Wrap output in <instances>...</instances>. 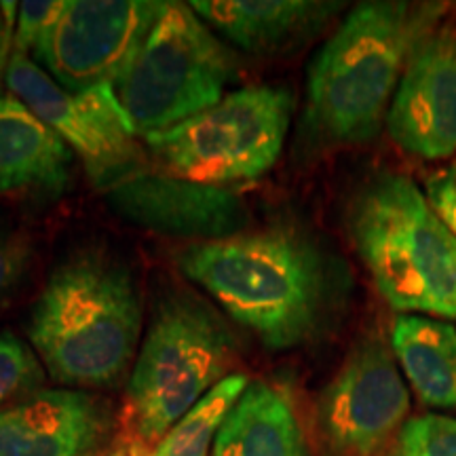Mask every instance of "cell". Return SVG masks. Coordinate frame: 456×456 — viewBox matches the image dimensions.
Here are the masks:
<instances>
[{"instance_id": "obj_2", "label": "cell", "mask_w": 456, "mask_h": 456, "mask_svg": "<svg viewBox=\"0 0 456 456\" xmlns=\"http://www.w3.org/2000/svg\"><path fill=\"white\" fill-rule=\"evenodd\" d=\"M142 334V300L121 260L85 249L55 266L28 336L51 379L78 389L121 385Z\"/></svg>"}, {"instance_id": "obj_8", "label": "cell", "mask_w": 456, "mask_h": 456, "mask_svg": "<svg viewBox=\"0 0 456 456\" xmlns=\"http://www.w3.org/2000/svg\"><path fill=\"white\" fill-rule=\"evenodd\" d=\"M410 395L380 336L355 342L313 408L319 456H380L406 423Z\"/></svg>"}, {"instance_id": "obj_12", "label": "cell", "mask_w": 456, "mask_h": 456, "mask_svg": "<svg viewBox=\"0 0 456 456\" xmlns=\"http://www.w3.org/2000/svg\"><path fill=\"white\" fill-rule=\"evenodd\" d=\"M393 142L410 155H456V32L429 28L410 49L403 74L387 112Z\"/></svg>"}, {"instance_id": "obj_18", "label": "cell", "mask_w": 456, "mask_h": 456, "mask_svg": "<svg viewBox=\"0 0 456 456\" xmlns=\"http://www.w3.org/2000/svg\"><path fill=\"white\" fill-rule=\"evenodd\" d=\"M245 374H231L216 385L184 419L178 420L167 436L148 452V456H209L222 423L237 399L248 389Z\"/></svg>"}, {"instance_id": "obj_23", "label": "cell", "mask_w": 456, "mask_h": 456, "mask_svg": "<svg viewBox=\"0 0 456 456\" xmlns=\"http://www.w3.org/2000/svg\"><path fill=\"white\" fill-rule=\"evenodd\" d=\"M425 197L437 218L456 237V161L427 178Z\"/></svg>"}, {"instance_id": "obj_13", "label": "cell", "mask_w": 456, "mask_h": 456, "mask_svg": "<svg viewBox=\"0 0 456 456\" xmlns=\"http://www.w3.org/2000/svg\"><path fill=\"white\" fill-rule=\"evenodd\" d=\"M112 431L104 399L81 389H43L0 412V456H85Z\"/></svg>"}, {"instance_id": "obj_14", "label": "cell", "mask_w": 456, "mask_h": 456, "mask_svg": "<svg viewBox=\"0 0 456 456\" xmlns=\"http://www.w3.org/2000/svg\"><path fill=\"white\" fill-rule=\"evenodd\" d=\"M205 24L252 55H273L311 37L338 9L306 0H195L188 3Z\"/></svg>"}, {"instance_id": "obj_19", "label": "cell", "mask_w": 456, "mask_h": 456, "mask_svg": "<svg viewBox=\"0 0 456 456\" xmlns=\"http://www.w3.org/2000/svg\"><path fill=\"white\" fill-rule=\"evenodd\" d=\"M41 359L15 334H0V412L43 391Z\"/></svg>"}, {"instance_id": "obj_22", "label": "cell", "mask_w": 456, "mask_h": 456, "mask_svg": "<svg viewBox=\"0 0 456 456\" xmlns=\"http://www.w3.org/2000/svg\"><path fill=\"white\" fill-rule=\"evenodd\" d=\"M30 262V239L13 226L0 224V305L24 281Z\"/></svg>"}, {"instance_id": "obj_4", "label": "cell", "mask_w": 456, "mask_h": 456, "mask_svg": "<svg viewBox=\"0 0 456 456\" xmlns=\"http://www.w3.org/2000/svg\"><path fill=\"white\" fill-rule=\"evenodd\" d=\"M237 338L226 317L188 289L157 298L127 385L118 433L152 450L231 376Z\"/></svg>"}, {"instance_id": "obj_9", "label": "cell", "mask_w": 456, "mask_h": 456, "mask_svg": "<svg viewBox=\"0 0 456 456\" xmlns=\"http://www.w3.org/2000/svg\"><path fill=\"white\" fill-rule=\"evenodd\" d=\"M4 85L77 152L94 184L114 171L144 161L135 144V131L114 98L110 83L72 94L28 55L11 53Z\"/></svg>"}, {"instance_id": "obj_17", "label": "cell", "mask_w": 456, "mask_h": 456, "mask_svg": "<svg viewBox=\"0 0 456 456\" xmlns=\"http://www.w3.org/2000/svg\"><path fill=\"white\" fill-rule=\"evenodd\" d=\"M391 349L427 406L456 410V330L423 315H397Z\"/></svg>"}, {"instance_id": "obj_16", "label": "cell", "mask_w": 456, "mask_h": 456, "mask_svg": "<svg viewBox=\"0 0 456 456\" xmlns=\"http://www.w3.org/2000/svg\"><path fill=\"white\" fill-rule=\"evenodd\" d=\"M212 456H311L294 406L265 380L249 383L222 423Z\"/></svg>"}, {"instance_id": "obj_11", "label": "cell", "mask_w": 456, "mask_h": 456, "mask_svg": "<svg viewBox=\"0 0 456 456\" xmlns=\"http://www.w3.org/2000/svg\"><path fill=\"white\" fill-rule=\"evenodd\" d=\"M95 188L125 220L167 237L220 241L248 226V208L231 188L197 184L146 161L114 171Z\"/></svg>"}, {"instance_id": "obj_24", "label": "cell", "mask_w": 456, "mask_h": 456, "mask_svg": "<svg viewBox=\"0 0 456 456\" xmlns=\"http://www.w3.org/2000/svg\"><path fill=\"white\" fill-rule=\"evenodd\" d=\"M3 13L4 20H0V64L3 60H9V43H13L11 37V26H13V15H15V3H3Z\"/></svg>"}, {"instance_id": "obj_10", "label": "cell", "mask_w": 456, "mask_h": 456, "mask_svg": "<svg viewBox=\"0 0 456 456\" xmlns=\"http://www.w3.org/2000/svg\"><path fill=\"white\" fill-rule=\"evenodd\" d=\"M159 9V0H66L64 13L34 55L72 94L112 85L144 41Z\"/></svg>"}, {"instance_id": "obj_1", "label": "cell", "mask_w": 456, "mask_h": 456, "mask_svg": "<svg viewBox=\"0 0 456 456\" xmlns=\"http://www.w3.org/2000/svg\"><path fill=\"white\" fill-rule=\"evenodd\" d=\"M178 266L273 351L294 349L323 332L342 296L338 265L289 226L191 243L178 254Z\"/></svg>"}, {"instance_id": "obj_7", "label": "cell", "mask_w": 456, "mask_h": 456, "mask_svg": "<svg viewBox=\"0 0 456 456\" xmlns=\"http://www.w3.org/2000/svg\"><path fill=\"white\" fill-rule=\"evenodd\" d=\"M292 91L249 85L175 127L146 135L159 169L197 184L228 188L265 175L281 155Z\"/></svg>"}, {"instance_id": "obj_21", "label": "cell", "mask_w": 456, "mask_h": 456, "mask_svg": "<svg viewBox=\"0 0 456 456\" xmlns=\"http://www.w3.org/2000/svg\"><path fill=\"white\" fill-rule=\"evenodd\" d=\"M66 9V0H30L17 9V24L13 37V53L34 51L47 32L57 24Z\"/></svg>"}, {"instance_id": "obj_15", "label": "cell", "mask_w": 456, "mask_h": 456, "mask_svg": "<svg viewBox=\"0 0 456 456\" xmlns=\"http://www.w3.org/2000/svg\"><path fill=\"white\" fill-rule=\"evenodd\" d=\"M72 151L15 95H0V192L57 195L70 182Z\"/></svg>"}, {"instance_id": "obj_3", "label": "cell", "mask_w": 456, "mask_h": 456, "mask_svg": "<svg viewBox=\"0 0 456 456\" xmlns=\"http://www.w3.org/2000/svg\"><path fill=\"white\" fill-rule=\"evenodd\" d=\"M437 4L362 3L319 49L306 81L305 123L332 144L379 135L416 38L437 24Z\"/></svg>"}, {"instance_id": "obj_20", "label": "cell", "mask_w": 456, "mask_h": 456, "mask_svg": "<svg viewBox=\"0 0 456 456\" xmlns=\"http://www.w3.org/2000/svg\"><path fill=\"white\" fill-rule=\"evenodd\" d=\"M380 456H456V419L440 414L408 419Z\"/></svg>"}, {"instance_id": "obj_5", "label": "cell", "mask_w": 456, "mask_h": 456, "mask_svg": "<svg viewBox=\"0 0 456 456\" xmlns=\"http://www.w3.org/2000/svg\"><path fill=\"white\" fill-rule=\"evenodd\" d=\"M349 235L393 309L456 319V237L408 175L383 174L357 192Z\"/></svg>"}, {"instance_id": "obj_6", "label": "cell", "mask_w": 456, "mask_h": 456, "mask_svg": "<svg viewBox=\"0 0 456 456\" xmlns=\"http://www.w3.org/2000/svg\"><path fill=\"white\" fill-rule=\"evenodd\" d=\"M237 57L186 3H161L151 30L114 78L135 135L159 134L224 98Z\"/></svg>"}, {"instance_id": "obj_25", "label": "cell", "mask_w": 456, "mask_h": 456, "mask_svg": "<svg viewBox=\"0 0 456 456\" xmlns=\"http://www.w3.org/2000/svg\"><path fill=\"white\" fill-rule=\"evenodd\" d=\"M85 456H106V450H98V452H91V454H85Z\"/></svg>"}]
</instances>
